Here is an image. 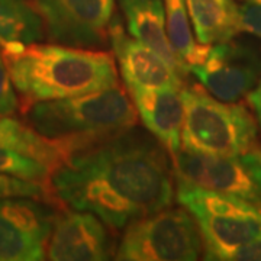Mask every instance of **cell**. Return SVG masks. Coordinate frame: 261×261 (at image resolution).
Masks as SVG:
<instances>
[{
	"mask_svg": "<svg viewBox=\"0 0 261 261\" xmlns=\"http://www.w3.org/2000/svg\"><path fill=\"white\" fill-rule=\"evenodd\" d=\"M161 145L132 126L75 151L48 176L49 203L90 212L113 231L170 207L174 174Z\"/></svg>",
	"mask_w": 261,
	"mask_h": 261,
	"instance_id": "1",
	"label": "cell"
},
{
	"mask_svg": "<svg viewBox=\"0 0 261 261\" xmlns=\"http://www.w3.org/2000/svg\"><path fill=\"white\" fill-rule=\"evenodd\" d=\"M2 56L23 106L119 84L115 57L102 49L35 42L16 53H2Z\"/></svg>",
	"mask_w": 261,
	"mask_h": 261,
	"instance_id": "2",
	"label": "cell"
},
{
	"mask_svg": "<svg viewBox=\"0 0 261 261\" xmlns=\"http://www.w3.org/2000/svg\"><path fill=\"white\" fill-rule=\"evenodd\" d=\"M23 119L41 137L60 144L67 159L75 151L137 126L138 113L125 86L116 84L97 92L25 105Z\"/></svg>",
	"mask_w": 261,
	"mask_h": 261,
	"instance_id": "3",
	"label": "cell"
},
{
	"mask_svg": "<svg viewBox=\"0 0 261 261\" xmlns=\"http://www.w3.org/2000/svg\"><path fill=\"white\" fill-rule=\"evenodd\" d=\"M181 145L209 155H238L257 144V121L243 105L219 100L205 87H183Z\"/></svg>",
	"mask_w": 261,
	"mask_h": 261,
	"instance_id": "4",
	"label": "cell"
},
{
	"mask_svg": "<svg viewBox=\"0 0 261 261\" xmlns=\"http://www.w3.org/2000/svg\"><path fill=\"white\" fill-rule=\"evenodd\" d=\"M176 186L178 203L199 226L206 260L228 261L235 250L261 238V209L255 203L202 187Z\"/></svg>",
	"mask_w": 261,
	"mask_h": 261,
	"instance_id": "5",
	"label": "cell"
},
{
	"mask_svg": "<svg viewBox=\"0 0 261 261\" xmlns=\"http://www.w3.org/2000/svg\"><path fill=\"white\" fill-rule=\"evenodd\" d=\"M203 241L189 211L166 207L125 228L115 258L121 261H193Z\"/></svg>",
	"mask_w": 261,
	"mask_h": 261,
	"instance_id": "6",
	"label": "cell"
},
{
	"mask_svg": "<svg viewBox=\"0 0 261 261\" xmlns=\"http://www.w3.org/2000/svg\"><path fill=\"white\" fill-rule=\"evenodd\" d=\"M170 159L176 185L261 203V160L254 148L238 155H209L181 145Z\"/></svg>",
	"mask_w": 261,
	"mask_h": 261,
	"instance_id": "7",
	"label": "cell"
},
{
	"mask_svg": "<svg viewBox=\"0 0 261 261\" xmlns=\"http://www.w3.org/2000/svg\"><path fill=\"white\" fill-rule=\"evenodd\" d=\"M49 42L102 49L111 44L115 0H32Z\"/></svg>",
	"mask_w": 261,
	"mask_h": 261,
	"instance_id": "8",
	"label": "cell"
},
{
	"mask_svg": "<svg viewBox=\"0 0 261 261\" xmlns=\"http://www.w3.org/2000/svg\"><path fill=\"white\" fill-rule=\"evenodd\" d=\"M57 214L32 197L0 200V261L45 258Z\"/></svg>",
	"mask_w": 261,
	"mask_h": 261,
	"instance_id": "9",
	"label": "cell"
},
{
	"mask_svg": "<svg viewBox=\"0 0 261 261\" xmlns=\"http://www.w3.org/2000/svg\"><path fill=\"white\" fill-rule=\"evenodd\" d=\"M190 73L209 93L224 102H237L257 86L261 79V53L238 41L211 45L206 58Z\"/></svg>",
	"mask_w": 261,
	"mask_h": 261,
	"instance_id": "10",
	"label": "cell"
},
{
	"mask_svg": "<svg viewBox=\"0 0 261 261\" xmlns=\"http://www.w3.org/2000/svg\"><path fill=\"white\" fill-rule=\"evenodd\" d=\"M112 254L106 225L96 215L63 209L57 214L47 247L54 261H102Z\"/></svg>",
	"mask_w": 261,
	"mask_h": 261,
	"instance_id": "11",
	"label": "cell"
},
{
	"mask_svg": "<svg viewBox=\"0 0 261 261\" xmlns=\"http://www.w3.org/2000/svg\"><path fill=\"white\" fill-rule=\"evenodd\" d=\"M111 45L113 57L121 70L125 86H138L148 89L185 87V77L157 51L141 41L126 35L121 20L115 16L111 22Z\"/></svg>",
	"mask_w": 261,
	"mask_h": 261,
	"instance_id": "12",
	"label": "cell"
},
{
	"mask_svg": "<svg viewBox=\"0 0 261 261\" xmlns=\"http://www.w3.org/2000/svg\"><path fill=\"white\" fill-rule=\"evenodd\" d=\"M125 89L147 130L163 144L170 155L174 154L181 147L185 122L183 89H148L138 86H125Z\"/></svg>",
	"mask_w": 261,
	"mask_h": 261,
	"instance_id": "13",
	"label": "cell"
},
{
	"mask_svg": "<svg viewBox=\"0 0 261 261\" xmlns=\"http://www.w3.org/2000/svg\"><path fill=\"white\" fill-rule=\"evenodd\" d=\"M130 37L157 51L183 75L187 70L176 56L167 37L163 0H118Z\"/></svg>",
	"mask_w": 261,
	"mask_h": 261,
	"instance_id": "14",
	"label": "cell"
},
{
	"mask_svg": "<svg viewBox=\"0 0 261 261\" xmlns=\"http://www.w3.org/2000/svg\"><path fill=\"white\" fill-rule=\"evenodd\" d=\"M186 6L200 44L225 42L241 32L238 3L233 0H186Z\"/></svg>",
	"mask_w": 261,
	"mask_h": 261,
	"instance_id": "15",
	"label": "cell"
},
{
	"mask_svg": "<svg viewBox=\"0 0 261 261\" xmlns=\"http://www.w3.org/2000/svg\"><path fill=\"white\" fill-rule=\"evenodd\" d=\"M45 39V27L32 0H0V48L16 53Z\"/></svg>",
	"mask_w": 261,
	"mask_h": 261,
	"instance_id": "16",
	"label": "cell"
},
{
	"mask_svg": "<svg viewBox=\"0 0 261 261\" xmlns=\"http://www.w3.org/2000/svg\"><path fill=\"white\" fill-rule=\"evenodd\" d=\"M0 148H10L39 160L48 167H57L65 160L60 144L41 137L27 123L9 116H0Z\"/></svg>",
	"mask_w": 261,
	"mask_h": 261,
	"instance_id": "17",
	"label": "cell"
},
{
	"mask_svg": "<svg viewBox=\"0 0 261 261\" xmlns=\"http://www.w3.org/2000/svg\"><path fill=\"white\" fill-rule=\"evenodd\" d=\"M167 37L176 56L185 65L187 73L199 65L207 56L211 45L196 42L192 22L189 18L186 0H164Z\"/></svg>",
	"mask_w": 261,
	"mask_h": 261,
	"instance_id": "18",
	"label": "cell"
},
{
	"mask_svg": "<svg viewBox=\"0 0 261 261\" xmlns=\"http://www.w3.org/2000/svg\"><path fill=\"white\" fill-rule=\"evenodd\" d=\"M49 173L51 168L39 160L15 149L0 148V174L47 183Z\"/></svg>",
	"mask_w": 261,
	"mask_h": 261,
	"instance_id": "19",
	"label": "cell"
},
{
	"mask_svg": "<svg viewBox=\"0 0 261 261\" xmlns=\"http://www.w3.org/2000/svg\"><path fill=\"white\" fill-rule=\"evenodd\" d=\"M9 197H32L49 202L47 183L0 174V200Z\"/></svg>",
	"mask_w": 261,
	"mask_h": 261,
	"instance_id": "20",
	"label": "cell"
},
{
	"mask_svg": "<svg viewBox=\"0 0 261 261\" xmlns=\"http://www.w3.org/2000/svg\"><path fill=\"white\" fill-rule=\"evenodd\" d=\"M241 32L251 34L261 39V0H244L238 5Z\"/></svg>",
	"mask_w": 261,
	"mask_h": 261,
	"instance_id": "21",
	"label": "cell"
},
{
	"mask_svg": "<svg viewBox=\"0 0 261 261\" xmlns=\"http://www.w3.org/2000/svg\"><path fill=\"white\" fill-rule=\"evenodd\" d=\"M16 90L10 80L8 67L0 53V116H10L18 111Z\"/></svg>",
	"mask_w": 261,
	"mask_h": 261,
	"instance_id": "22",
	"label": "cell"
},
{
	"mask_svg": "<svg viewBox=\"0 0 261 261\" xmlns=\"http://www.w3.org/2000/svg\"><path fill=\"white\" fill-rule=\"evenodd\" d=\"M228 261H261V238L235 250Z\"/></svg>",
	"mask_w": 261,
	"mask_h": 261,
	"instance_id": "23",
	"label": "cell"
},
{
	"mask_svg": "<svg viewBox=\"0 0 261 261\" xmlns=\"http://www.w3.org/2000/svg\"><path fill=\"white\" fill-rule=\"evenodd\" d=\"M247 100L250 103L254 113H255V121H257V125L260 126L261 129V79L260 82L257 83V86L248 93Z\"/></svg>",
	"mask_w": 261,
	"mask_h": 261,
	"instance_id": "24",
	"label": "cell"
},
{
	"mask_svg": "<svg viewBox=\"0 0 261 261\" xmlns=\"http://www.w3.org/2000/svg\"><path fill=\"white\" fill-rule=\"evenodd\" d=\"M254 151L257 152V155H258V157H260V160H261V145H260V144H255V147H254Z\"/></svg>",
	"mask_w": 261,
	"mask_h": 261,
	"instance_id": "25",
	"label": "cell"
},
{
	"mask_svg": "<svg viewBox=\"0 0 261 261\" xmlns=\"http://www.w3.org/2000/svg\"><path fill=\"white\" fill-rule=\"evenodd\" d=\"M258 207H260V209H261V203H260V205H258Z\"/></svg>",
	"mask_w": 261,
	"mask_h": 261,
	"instance_id": "26",
	"label": "cell"
}]
</instances>
